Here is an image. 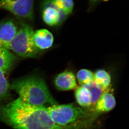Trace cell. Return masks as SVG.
I'll list each match as a JSON object with an SVG mask.
<instances>
[{
    "instance_id": "cell-5",
    "label": "cell",
    "mask_w": 129,
    "mask_h": 129,
    "mask_svg": "<svg viewBox=\"0 0 129 129\" xmlns=\"http://www.w3.org/2000/svg\"><path fill=\"white\" fill-rule=\"evenodd\" d=\"M0 9L7 10L19 17L30 19L33 16L34 0H0Z\"/></svg>"
},
{
    "instance_id": "cell-12",
    "label": "cell",
    "mask_w": 129,
    "mask_h": 129,
    "mask_svg": "<svg viewBox=\"0 0 129 129\" xmlns=\"http://www.w3.org/2000/svg\"><path fill=\"white\" fill-rule=\"evenodd\" d=\"M75 96L77 102L82 107H88L93 105L91 93L84 85L76 88Z\"/></svg>"
},
{
    "instance_id": "cell-4",
    "label": "cell",
    "mask_w": 129,
    "mask_h": 129,
    "mask_svg": "<svg viewBox=\"0 0 129 129\" xmlns=\"http://www.w3.org/2000/svg\"><path fill=\"white\" fill-rule=\"evenodd\" d=\"M34 31L28 25H23L8 45L7 49L23 57H33L39 51L33 41Z\"/></svg>"
},
{
    "instance_id": "cell-9",
    "label": "cell",
    "mask_w": 129,
    "mask_h": 129,
    "mask_svg": "<svg viewBox=\"0 0 129 129\" xmlns=\"http://www.w3.org/2000/svg\"><path fill=\"white\" fill-rule=\"evenodd\" d=\"M53 34L47 29H41L34 32L33 41L39 50H46L51 47L54 43Z\"/></svg>"
},
{
    "instance_id": "cell-1",
    "label": "cell",
    "mask_w": 129,
    "mask_h": 129,
    "mask_svg": "<svg viewBox=\"0 0 129 129\" xmlns=\"http://www.w3.org/2000/svg\"><path fill=\"white\" fill-rule=\"evenodd\" d=\"M0 120L15 129H70L54 123L47 107L30 105L19 98L0 107Z\"/></svg>"
},
{
    "instance_id": "cell-2",
    "label": "cell",
    "mask_w": 129,
    "mask_h": 129,
    "mask_svg": "<svg viewBox=\"0 0 129 129\" xmlns=\"http://www.w3.org/2000/svg\"><path fill=\"white\" fill-rule=\"evenodd\" d=\"M10 88L18 94L19 98L35 106H50L58 104L53 98L45 81L41 77L32 75L13 82Z\"/></svg>"
},
{
    "instance_id": "cell-15",
    "label": "cell",
    "mask_w": 129,
    "mask_h": 129,
    "mask_svg": "<svg viewBox=\"0 0 129 129\" xmlns=\"http://www.w3.org/2000/svg\"><path fill=\"white\" fill-rule=\"evenodd\" d=\"M56 8L63 11L68 16L73 11L74 7L73 0H51Z\"/></svg>"
},
{
    "instance_id": "cell-10",
    "label": "cell",
    "mask_w": 129,
    "mask_h": 129,
    "mask_svg": "<svg viewBox=\"0 0 129 129\" xmlns=\"http://www.w3.org/2000/svg\"><path fill=\"white\" fill-rule=\"evenodd\" d=\"M108 89L104 91L95 104L94 108L96 112L99 113L109 112L115 107L116 102L115 96Z\"/></svg>"
},
{
    "instance_id": "cell-7",
    "label": "cell",
    "mask_w": 129,
    "mask_h": 129,
    "mask_svg": "<svg viewBox=\"0 0 129 129\" xmlns=\"http://www.w3.org/2000/svg\"><path fill=\"white\" fill-rule=\"evenodd\" d=\"M18 29L12 20L0 23V47L7 49L8 45L16 35Z\"/></svg>"
},
{
    "instance_id": "cell-17",
    "label": "cell",
    "mask_w": 129,
    "mask_h": 129,
    "mask_svg": "<svg viewBox=\"0 0 129 129\" xmlns=\"http://www.w3.org/2000/svg\"><path fill=\"white\" fill-rule=\"evenodd\" d=\"M5 74L4 72L0 71V101L5 99L8 96L10 88Z\"/></svg>"
},
{
    "instance_id": "cell-6",
    "label": "cell",
    "mask_w": 129,
    "mask_h": 129,
    "mask_svg": "<svg viewBox=\"0 0 129 129\" xmlns=\"http://www.w3.org/2000/svg\"><path fill=\"white\" fill-rule=\"evenodd\" d=\"M67 16L63 11L56 8L51 2V0H46L44 3L42 18L48 26H54L59 24Z\"/></svg>"
},
{
    "instance_id": "cell-13",
    "label": "cell",
    "mask_w": 129,
    "mask_h": 129,
    "mask_svg": "<svg viewBox=\"0 0 129 129\" xmlns=\"http://www.w3.org/2000/svg\"><path fill=\"white\" fill-rule=\"evenodd\" d=\"M94 80L100 85L104 90L109 89L111 83V78L110 74L106 70L100 69L94 74Z\"/></svg>"
},
{
    "instance_id": "cell-8",
    "label": "cell",
    "mask_w": 129,
    "mask_h": 129,
    "mask_svg": "<svg viewBox=\"0 0 129 129\" xmlns=\"http://www.w3.org/2000/svg\"><path fill=\"white\" fill-rule=\"evenodd\" d=\"M54 83L56 89L60 91H69L77 88L75 75L70 70H65L58 74Z\"/></svg>"
},
{
    "instance_id": "cell-16",
    "label": "cell",
    "mask_w": 129,
    "mask_h": 129,
    "mask_svg": "<svg viewBox=\"0 0 129 129\" xmlns=\"http://www.w3.org/2000/svg\"><path fill=\"white\" fill-rule=\"evenodd\" d=\"M77 78L81 85H83L94 80V73L89 70L82 69L77 73Z\"/></svg>"
},
{
    "instance_id": "cell-14",
    "label": "cell",
    "mask_w": 129,
    "mask_h": 129,
    "mask_svg": "<svg viewBox=\"0 0 129 129\" xmlns=\"http://www.w3.org/2000/svg\"><path fill=\"white\" fill-rule=\"evenodd\" d=\"M84 85L89 89L92 96L93 105L96 103L105 90L103 88L93 80Z\"/></svg>"
},
{
    "instance_id": "cell-11",
    "label": "cell",
    "mask_w": 129,
    "mask_h": 129,
    "mask_svg": "<svg viewBox=\"0 0 129 129\" xmlns=\"http://www.w3.org/2000/svg\"><path fill=\"white\" fill-rule=\"evenodd\" d=\"M14 54L7 49L0 47V71L5 73L11 70L16 61Z\"/></svg>"
},
{
    "instance_id": "cell-3",
    "label": "cell",
    "mask_w": 129,
    "mask_h": 129,
    "mask_svg": "<svg viewBox=\"0 0 129 129\" xmlns=\"http://www.w3.org/2000/svg\"><path fill=\"white\" fill-rule=\"evenodd\" d=\"M51 119L58 125L70 129H76L77 123L87 116L85 111L74 104L54 105L47 107Z\"/></svg>"
},
{
    "instance_id": "cell-18",
    "label": "cell",
    "mask_w": 129,
    "mask_h": 129,
    "mask_svg": "<svg viewBox=\"0 0 129 129\" xmlns=\"http://www.w3.org/2000/svg\"><path fill=\"white\" fill-rule=\"evenodd\" d=\"M94 1H105V2H106V1H108L109 0H94Z\"/></svg>"
}]
</instances>
